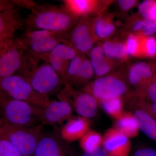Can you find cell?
Returning <instances> with one entry per match:
<instances>
[{
	"instance_id": "1",
	"label": "cell",
	"mask_w": 156,
	"mask_h": 156,
	"mask_svg": "<svg viewBox=\"0 0 156 156\" xmlns=\"http://www.w3.org/2000/svg\"><path fill=\"white\" fill-rule=\"evenodd\" d=\"M80 19L71 14L63 5L37 3L25 19V27L27 30L67 33Z\"/></svg>"
},
{
	"instance_id": "2",
	"label": "cell",
	"mask_w": 156,
	"mask_h": 156,
	"mask_svg": "<svg viewBox=\"0 0 156 156\" xmlns=\"http://www.w3.org/2000/svg\"><path fill=\"white\" fill-rule=\"evenodd\" d=\"M37 58L18 37L0 42V78L20 75Z\"/></svg>"
},
{
	"instance_id": "3",
	"label": "cell",
	"mask_w": 156,
	"mask_h": 156,
	"mask_svg": "<svg viewBox=\"0 0 156 156\" xmlns=\"http://www.w3.org/2000/svg\"><path fill=\"white\" fill-rule=\"evenodd\" d=\"M0 104L3 122L24 127L42 125L44 108L11 98L2 91L0 93Z\"/></svg>"
},
{
	"instance_id": "4",
	"label": "cell",
	"mask_w": 156,
	"mask_h": 156,
	"mask_svg": "<svg viewBox=\"0 0 156 156\" xmlns=\"http://www.w3.org/2000/svg\"><path fill=\"white\" fill-rule=\"evenodd\" d=\"M42 126L24 127L2 121L0 128V137L9 140L23 156H34L38 143L43 136Z\"/></svg>"
},
{
	"instance_id": "5",
	"label": "cell",
	"mask_w": 156,
	"mask_h": 156,
	"mask_svg": "<svg viewBox=\"0 0 156 156\" xmlns=\"http://www.w3.org/2000/svg\"><path fill=\"white\" fill-rule=\"evenodd\" d=\"M126 76L122 73H114L98 77L82 88L91 94L98 102L113 98L128 95L129 88Z\"/></svg>"
},
{
	"instance_id": "6",
	"label": "cell",
	"mask_w": 156,
	"mask_h": 156,
	"mask_svg": "<svg viewBox=\"0 0 156 156\" xmlns=\"http://www.w3.org/2000/svg\"><path fill=\"white\" fill-rule=\"evenodd\" d=\"M41 60L37 59L21 74L41 94L48 95L57 90L64 82L61 77L47 62L39 64Z\"/></svg>"
},
{
	"instance_id": "7",
	"label": "cell",
	"mask_w": 156,
	"mask_h": 156,
	"mask_svg": "<svg viewBox=\"0 0 156 156\" xmlns=\"http://www.w3.org/2000/svg\"><path fill=\"white\" fill-rule=\"evenodd\" d=\"M1 91L9 97L45 109L50 104L48 95L36 91L25 79L19 75L0 79Z\"/></svg>"
},
{
	"instance_id": "8",
	"label": "cell",
	"mask_w": 156,
	"mask_h": 156,
	"mask_svg": "<svg viewBox=\"0 0 156 156\" xmlns=\"http://www.w3.org/2000/svg\"><path fill=\"white\" fill-rule=\"evenodd\" d=\"M69 31L58 33L43 30H26L18 38L27 49L40 59L59 44H70Z\"/></svg>"
},
{
	"instance_id": "9",
	"label": "cell",
	"mask_w": 156,
	"mask_h": 156,
	"mask_svg": "<svg viewBox=\"0 0 156 156\" xmlns=\"http://www.w3.org/2000/svg\"><path fill=\"white\" fill-rule=\"evenodd\" d=\"M64 86L57 95L58 100L66 101L80 116L88 119L94 118L99 105L98 101L89 93L76 91L69 84L65 83Z\"/></svg>"
},
{
	"instance_id": "10",
	"label": "cell",
	"mask_w": 156,
	"mask_h": 156,
	"mask_svg": "<svg viewBox=\"0 0 156 156\" xmlns=\"http://www.w3.org/2000/svg\"><path fill=\"white\" fill-rule=\"evenodd\" d=\"M95 17L81 18L69 33L70 44L79 54H89L98 41L94 30Z\"/></svg>"
},
{
	"instance_id": "11",
	"label": "cell",
	"mask_w": 156,
	"mask_h": 156,
	"mask_svg": "<svg viewBox=\"0 0 156 156\" xmlns=\"http://www.w3.org/2000/svg\"><path fill=\"white\" fill-rule=\"evenodd\" d=\"M77 53L70 44L61 43L40 59L49 63L63 81L70 62Z\"/></svg>"
},
{
	"instance_id": "12",
	"label": "cell",
	"mask_w": 156,
	"mask_h": 156,
	"mask_svg": "<svg viewBox=\"0 0 156 156\" xmlns=\"http://www.w3.org/2000/svg\"><path fill=\"white\" fill-rule=\"evenodd\" d=\"M62 2L66 9L79 19L100 16L110 3V1L93 0H65Z\"/></svg>"
},
{
	"instance_id": "13",
	"label": "cell",
	"mask_w": 156,
	"mask_h": 156,
	"mask_svg": "<svg viewBox=\"0 0 156 156\" xmlns=\"http://www.w3.org/2000/svg\"><path fill=\"white\" fill-rule=\"evenodd\" d=\"M129 139L114 127L109 128L103 136V148L108 156H129L131 147Z\"/></svg>"
},
{
	"instance_id": "14",
	"label": "cell",
	"mask_w": 156,
	"mask_h": 156,
	"mask_svg": "<svg viewBox=\"0 0 156 156\" xmlns=\"http://www.w3.org/2000/svg\"><path fill=\"white\" fill-rule=\"evenodd\" d=\"M156 66L140 62L134 63L128 69L126 76L128 83L136 88H142L156 79Z\"/></svg>"
},
{
	"instance_id": "15",
	"label": "cell",
	"mask_w": 156,
	"mask_h": 156,
	"mask_svg": "<svg viewBox=\"0 0 156 156\" xmlns=\"http://www.w3.org/2000/svg\"><path fill=\"white\" fill-rule=\"evenodd\" d=\"M73 109L64 101H50V104L44 109L42 125H55L61 124L72 118Z\"/></svg>"
},
{
	"instance_id": "16",
	"label": "cell",
	"mask_w": 156,
	"mask_h": 156,
	"mask_svg": "<svg viewBox=\"0 0 156 156\" xmlns=\"http://www.w3.org/2000/svg\"><path fill=\"white\" fill-rule=\"evenodd\" d=\"M19 9L0 12V42L14 37L16 32L25 26Z\"/></svg>"
},
{
	"instance_id": "17",
	"label": "cell",
	"mask_w": 156,
	"mask_h": 156,
	"mask_svg": "<svg viewBox=\"0 0 156 156\" xmlns=\"http://www.w3.org/2000/svg\"><path fill=\"white\" fill-rule=\"evenodd\" d=\"M89 119L84 117H73L68 120L60 130L62 139L68 142L80 140L89 129Z\"/></svg>"
},
{
	"instance_id": "18",
	"label": "cell",
	"mask_w": 156,
	"mask_h": 156,
	"mask_svg": "<svg viewBox=\"0 0 156 156\" xmlns=\"http://www.w3.org/2000/svg\"><path fill=\"white\" fill-rule=\"evenodd\" d=\"M67 154V147L61 140L53 135H43L34 156H66Z\"/></svg>"
},
{
	"instance_id": "19",
	"label": "cell",
	"mask_w": 156,
	"mask_h": 156,
	"mask_svg": "<svg viewBox=\"0 0 156 156\" xmlns=\"http://www.w3.org/2000/svg\"><path fill=\"white\" fill-rule=\"evenodd\" d=\"M89 55L97 78L109 74L113 67L114 62L105 56L101 44L94 46L89 52Z\"/></svg>"
},
{
	"instance_id": "20",
	"label": "cell",
	"mask_w": 156,
	"mask_h": 156,
	"mask_svg": "<svg viewBox=\"0 0 156 156\" xmlns=\"http://www.w3.org/2000/svg\"><path fill=\"white\" fill-rule=\"evenodd\" d=\"M114 127L129 138L138 136L140 131L134 114L130 112H124L122 115L116 120Z\"/></svg>"
},
{
	"instance_id": "21",
	"label": "cell",
	"mask_w": 156,
	"mask_h": 156,
	"mask_svg": "<svg viewBox=\"0 0 156 156\" xmlns=\"http://www.w3.org/2000/svg\"><path fill=\"white\" fill-rule=\"evenodd\" d=\"M117 25L112 16L101 14L95 17L94 30L98 40H105L113 35L116 30Z\"/></svg>"
},
{
	"instance_id": "22",
	"label": "cell",
	"mask_w": 156,
	"mask_h": 156,
	"mask_svg": "<svg viewBox=\"0 0 156 156\" xmlns=\"http://www.w3.org/2000/svg\"><path fill=\"white\" fill-rule=\"evenodd\" d=\"M101 44L105 56L112 61H124L128 58L129 55L126 43L119 41H105Z\"/></svg>"
},
{
	"instance_id": "23",
	"label": "cell",
	"mask_w": 156,
	"mask_h": 156,
	"mask_svg": "<svg viewBox=\"0 0 156 156\" xmlns=\"http://www.w3.org/2000/svg\"><path fill=\"white\" fill-rule=\"evenodd\" d=\"M140 130L146 136L156 140V121L145 112L136 109L133 113Z\"/></svg>"
},
{
	"instance_id": "24",
	"label": "cell",
	"mask_w": 156,
	"mask_h": 156,
	"mask_svg": "<svg viewBox=\"0 0 156 156\" xmlns=\"http://www.w3.org/2000/svg\"><path fill=\"white\" fill-rule=\"evenodd\" d=\"M132 104L137 102L156 103V79L144 87L136 89L128 95Z\"/></svg>"
},
{
	"instance_id": "25",
	"label": "cell",
	"mask_w": 156,
	"mask_h": 156,
	"mask_svg": "<svg viewBox=\"0 0 156 156\" xmlns=\"http://www.w3.org/2000/svg\"><path fill=\"white\" fill-rule=\"evenodd\" d=\"M99 105L107 114L115 120L122 115L124 102L122 97L113 98L99 102Z\"/></svg>"
},
{
	"instance_id": "26",
	"label": "cell",
	"mask_w": 156,
	"mask_h": 156,
	"mask_svg": "<svg viewBox=\"0 0 156 156\" xmlns=\"http://www.w3.org/2000/svg\"><path fill=\"white\" fill-rule=\"evenodd\" d=\"M131 31L132 34L140 36H152L156 34V20L144 19H136L131 23Z\"/></svg>"
},
{
	"instance_id": "27",
	"label": "cell",
	"mask_w": 156,
	"mask_h": 156,
	"mask_svg": "<svg viewBox=\"0 0 156 156\" xmlns=\"http://www.w3.org/2000/svg\"><path fill=\"white\" fill-rule=\"evenodd\" d=\"M80 140V146L84 152L92 151L102 145L103 136L96 131L89 130Z\"/></svg>"
},
{
	"instance_id": "28",
	"label": "cell",
	"mask_w": 156,
	"mask_h": 156,
	"mask_svg": "<svg viewBox=\"0 0 156 156\" xmlns=\"http://www.w3.org/2000/svg\"><path fill=\"white\" fill-rule=\"evenodd\" d=\"M142 37L135 34H128L125 42L128 55L134 57H142Z\"/></svg>"
},
{
	"instance_id": "29",
	"label": "cell",
	"mask_w": 156,
	"mask_h": 156,
	"mask_svg": "<svg viewBox=\"0 0 156 156\" xmlns=\"http://www.w3.org/2000/svg\"><path fill=\"white\" fill-rule=\"evenodd\" d=\"M156 56V37H143L142 57L153 58Z\"/></svg>"
},
{
	"instance_id": "30",
	"label": "cell",
	"mask_w": 156,
	"mask_h": 156,
	"mask_svg": "<svg viewBox=\"0 0 156 156\" xmlns=\"http://www.w3.org/2000/svg\"><path fill=\"white\" fill-rule=\"evenodd\" d=\"M0 156H23L9 140L0 137Z\"/></svg>"
},
{
	"instance_id": "31",
	"label": "cell",
	"mask_w": 156,
	"mask_h": 156,
	"mask_svg": "<svg viewBox=\"0 0 156 156\" xmlns=\"http://www.w3.org/2000/svg\"><path fill=\"white\" fill-rule=\"evenodd\" d=\"M138 109L145 112L154 119H156V103L137 102L132 104Z\"/></svg>"
},
{
	"instance_id": "32",
	"label": "cell",
	"mask_w": 156,
	"mask_h": 156,
	"mask_svg": "<svg viewBox=\"0 0 156 156\" xmlns=\"http://www.w3.org/2000/svg\"><path fill=\"white\" fill-rule=\"evenodd\" d=\"M120 8L123 11H128L134 7L138 2L135 0H119L117 1Z\"/></svg>"
},
{
	"instance_id": "33",
	"label": "cell",
	"mask_w": 156,
	"mask_h": 156,
	"mask_svg": "<svg viewBox=\"0 0 156 156\" xmlns=\"http://www.w3.org/2000/svg\"><path fill=\"white\" fill-rule=\"evenodd\" d=\"M13 2L18 7L24 8L30 10V11L34 8L37 3L30 0H14Z\"/></svg>"
},
{
	"instance_id": "34",
	"label": "cell",
	"mask_w": 156,
	"mask_h": 156,
	"mask_svg": "<svg viewBox=\"0 0 156 156\" xmlns=\"http://www.w3.org/2000/svg\"><path fill=\"white\" fill-rule=\"evenodd\" d=\"M19 7L16 5L13 1L1 0L0 1V12L11 11Z\"/></svg>"
},
{
	"instance_id": "35",
	"label": "cell",
	"mask_w": 156,
	"mask_h": 156,
	"mask_svg": "<svg viewBox=\"0 0 156 156\" xmlns=\"http://www.w3.org/2000/svg\"><path fill=\"white\" fill-rule=\"evenodd\" d=\"M133 156H156V151L151 148H142L137 150Z\"/></svg>"
},
{
	"instance_id": "36",
	"label": "cell",
	"mask_w": 156,
	"mask_h": 156,
	"mask_svg": "<svg viewBox=\"0 0 156 156\" xmlns=\"http://www.w3.org/2000/svg\"><path fill=\"white\" fill-rule=\"evenodd\" d=\"M82 156H108L103 147L98 148L95 150L89 152H84Z\"/></svg>"
}]
</instances>
